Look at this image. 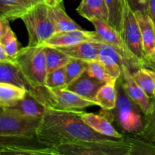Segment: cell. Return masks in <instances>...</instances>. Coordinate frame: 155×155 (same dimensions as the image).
<instances>
[{
	"label": "cell",
	"instance_id": "cell-1",
	"mask_svg": "<svg viewBox=\"0 0 155 155\" xmlns=\"http://www.w3.org/2000/svg\"><path fill=\"white\" fill-rule=\"evenodd\" d=\"M38 139L47 146L54 147L81 141H108L114 138L97 133L79 114V110L48 108L36 132Z\"/></svg>",
	"mask_w": 155,
	"mask_h": 155
},
{
	"label": "cell",
	"instance_id": "cell-2",
	"mask_svg": "<svg viewBox=\"0 0 155 155\" xmlns=\"http://www.w3.org/2000/svg\"><path fill=\"white\" fill-rule=\"evenodd\" d=\"M117 101L113 110L101 111V114L116 124L124 134H138L143 130L145 114L137 104L129 97L124 89L122 77L117 81Z\"/></svg>",
	"mask_w": 155,
	"mask_h": 155
},
{
	"label": "cell",
	"instance_id": "cell-3",
	"mask_svg": "<svg viewBox=\"0 0 155 155\" xmlns=\"http://www.w3.org/2000/svg\"><path fill=\"white\" fill-rule=\"evenodd\" d=\"M55 155H130L128 139L108 141H81L54 147Z\"/></svg>",
	"mask_w": 155,
	"mask_h": 155
},
{
	"label": "cell",
	"instance_id": "cell-4",
	"mask_svg": "<svg viewBox=\"0 0 155 155\" xmlns=\"http://www.w3.org/2000/svg\"><path fill=\"white\" fill-rule=\"evenodd\" d=\"M15 61L33 89L45 86L48 71L44 45L21 48Z\"/></svg>",
	"mask_w": 155,
	"mask_h": 155
},
{
	"label": "cell",
	"instance_id": "cell-5",
	"mask_svg": "<svg viewBox=\"0 0 155 155\" xmlns=\"http://www.w3.org/2000/svg\"><path fill=\"white\" fill-rule=\"evenodd\" d=\"M21 19L27 28L30 46L42 45L55 33L46 2L39 3L30 8Z\"/></svg>",
	"mask_w": 155,
	"mask_h": 155
},
{
	"label": "cell",
	"instance_id": "cell-6",
	"mask_svg": "<svg viewBox=\"0 0 155 155\" xmlns=\"http://www.w3.org/2000/svg\"><path fill=\"white\" fill-rule=\"evenodd\" d=\"M0 136L33 138L41 124L42 117L26 116L12 109L0 107Z\"/></svg>",
	"mask_w": 155,
	"mask_h": 155
},
{
	"label": "cell",
	"instance_id": "cell-7",
	"mask_svg": "<svg viewBox=\"0 0 155 155\" xmlns=\"http://www.w3.org/2000/svg\"><path fill=\"white\" fill-rule=\"evenodd\" d=\"M129 52L140 68L144 67L145 58L142 32L136 13L125 0L121 33Z\"/></svg>",
	"mask_w": 155,
	"mask_h": 155
},
{
	"label": "cell",
	"instance_id": "cell-8",
	"mask_svg": "<svg viewBox=\"0 0 155 155\" xmlns=\"http://www.w3.org/2000/svg\"><path fill=\"white\" fill-rule=\"evenodd\" d=\"M0 154L12 155H55L54 148L47 146L33 138L0 136Z\"/></svg>",
	"mask_w": 155,
	"mask_h": 155
},
{
	"label": "cell",
	"instance_id": "cell-9",
	"mask_svg": "<svg viewBox=\"0 0 155 155\" xmlns=\"http://www.w3.org/2000/svg\"><path fill=\"white\" fill-rule=\"evenodd\" d=\"M90 21L95 27V31L98 34V42H105L116 48L124 57L126 64L132 74L140 68L129 52L122 35L112 27L107 20L102 18H97Z\"/></svg>",
	"mask_w": 155,
	"mask_h": 155
},
{
	"label": "cell",
	"instance_id": "cell-10",
	"mask_svg": "<svg viewBox=\"0 0 155 155\" xmlns=\"http://www.w3.org/2000/svg\"><path fill=\"white\" fill-rule=\"evenodd\" d=\"M48 107L61 110H80L90 106L97 105L96 102L83 98L66 88L48 89Z\"/></svg>",
	"mask_w": 155,
	"mask_h": 155
},
{
	"label": "cell",
	"instance_id": "cell-11",
	"mask_svg": "<svg viewBox=\"0 0 155 155\" xmlns=\"http://www.w3.org/2000/svg\"><path fill=\"white\" fill-rule=\"evenodd\" d=\"M94 42L98 49V59L103 64L107 73L117 80L122 76L124 68H127L123 55L116 48L109 44L103 42Z\"/></svg>",
	"mask_w": 155,
	"mask_h": 155
},
{
	"label": "cell",
	"instance_id": "cell-12",
	"mask_svg": "<svg viewBox=\"0 0 155 155\" xmlns=\"http://www.w3.org/2000/svg\"><path fill=\"white\" fill-rule=\"evenodd\" d=\"M84 41L98 42V34L95 31H87L85 30L58 32L47 39L42 45L61 48L71 46Z\"/></svg>",
	"mask_w": 155,
	"mask_h": 155
},
{
	"label": "cell",
	"instance_id": "cell-13",
	"mask_svg": "<svg viewBox=\"0 0 155 155\" xmlns=\"http://www.w3.org/2000/svg\"><path fill=\"white\" fill-rule=\"evenodd\" d=\"M121 77L123 78L124 89L129 97L140 107L145 116L149 114L151 110L152 99L136 83L133 77V74L130 73L127 67L124 68Z\"/></svg>",
	"mask_w": 155,
	"mask_h": 155
},
{
	"label": "cell",
	"instance_id": "cell-14",
	"mask_svg": "<svg viewBox=\"0 0 155 155\" xmlns=\"http://www.w3.org/2000/svg\"><path fill=\"white\" fill-rule=\"evenodd\" d=\"M79 114L83 120L97 133L114 139L124 138V133L118 131L114 127L111 121L101 114H95L93 113H87L79 110Z\"/></svg>",
	"mask_w": 155,
	"mask_h": 155
},
{
	"label": "cell",
	"instance_id": "cell-15",
	"mask_svg": "<svg viewBox=\"0 0 155 155\" xmlns=\"http://www.w3.org/2000/svg\"><path fill=\"white\" fill-rule=\"evenodd\" d=\"M105 83L93 78L85 72L81 77L67 85L66 89L75 92L83 98L95 101L96 95Z\"/></svg>",
	"mask_w": 155,
	"mask_h": 155
},
{
	"label": "cell",
	"instance_id": "cell-16",
	"mask_svg": "<svg viewBox=\"0 0 155 155\" xmlns=\"http://www.w3.org/2000/svg\"><path fill=\"white\" fill-rule=\"evenodd\" d=\"M0 83H10L28 92L33 90L15 61H0Z\"/></svg>",
	"mask_w": 155,
	"mask_h": 155
},
{
	"label": "cell",
	"instance_id": "cell-17",
	"mask_svg": "<svg viewBox=\"0 0 155 155\" xmlns=\"http://www.w3.org/2000/svg\"><path fill=\"white\" fill-rule=\"evenodd\" d=\"M142 32L143 48L145 57L155 55V26L147 12H135Z\"/></svg>",
	"mask_w": 155,
	"mask_h": 155
},
{
	"label": "cell",
	"instance_id": "cell-18",
	"mask_svg": "<svg viewBox=\"0 0 155 155\" xmlns=\"http://www.w3.org/2000/svg\"><path fill=\"white\" fill-rule=\"evenodd\" d=\"M7 108L12 109L26 116L42 117L48 107L34 94L27 91L23 99L20 100L10 107H7Z\"/></svg>",
	"mask_w": 155,
	"mask_h": 155
},
{
	"label": "cell",
	"instance_id": "cell-19",
	"mask_svg": "<svg viewBox=\"0 0 155 155\" xmlns=\"http://www.w3.org/2000/svg\"><path fill=\"white\" fill-rule=\"evenodd\" d=\"M48 14L54 25L55 33L83 30L74 20L71 19L70 16H68L62 5V3L54 6L48 5Z\"/></svg>",
	"mask_w": 155,
	"mask_h": 155
},
{
	"label": "cell",
	"instance_id": "cell-20",
	"mask_svg": "<svg viewBox=\"0 0 155 155\" xmlns=\"http://www.w3.org/2000/svg\"><path fill=\"white\" fill-rule=\"evenodd\" d=\"M70 58L81 59L89 62L98 58V49L94 42L84 41L75 45L58 48Z\"/></svg>",
	"mask_w": 155,
	"mask_h": 155
},
{
	"label": "cell",
	"instance_id": "cell-21",
	"mask_svg": "<svg viewBox=\"0 0 155 155\" xmlns=\"http://www.w3.org/2000/svg\"><path fill=\"white\" fill-rule=\"evenodd\" d=\"M77 12L86 19L92 21L94 18L108 19V8L105 0H82Z\"/></svg>",
	"mask_w": 155,
	"mask_h": 155
},
{
	"label": "cell",
	"instance_id": "cell-22",
	"mask_svg": "<svg viewBox=\"0 0 155 155\" xmlns=\"http://www.w3.org/2000/svg\"><path fill=\"white\" fill-rule=\"evenodd\" d=\"M33 7L30 0H0V17L15 21Z\"/></svg>",
	"mask_w": 155,
	"mask_h": 155
},
{
	"label": "cell",
	"instance_id": "cell-23",
	"mask_svg": "<svg viewBox=\"0 0 155 155\" xmlns=\"http://www.w3.org/2000/svg\"><path fill=\"white\" fill-rule=\"evenodd\" d=\"M27 91L10 83H0V107H7L23 99Z\"/></svg>",
	"mask_w": 155,
	"mask_h": 155
},
{
	"label": "cell",
	"instance_id": "cell-24",
	"mask_svg": "<svg viewBox=\"0 0 155 155\" xmlns=\"http://www.w3.org/2000/svg\"><path fill=\"white\" fill-rule=\"evenodd\" d=\"M117 83H105L98 92L95 102L102 110H110L115 108L117 101Z\"/></svg>",
	"mask_w": 155,
	"mask_h": 155
},
{
	"label": "cell",
	"instance_id": "cell-25",
	"mask_svg": "<svg viewBox=\"0 0 155 155\" xmlns=\"http://www.w3.org/2000/svg\"><path fill=\"white\" fill-rule=\"evenodd\" d=\"M136 83L152 99L155 95V71L142 67L133 74Z\"/></svg>",
	"mask_w": 155,
	"mask_h": 155
},
{
	"label": "cell",
	"instance_id": "cell-26",
	"mask_svg": "<svg viewBox=\"0 0 155 155\" xmlns=\"http://www.w3.org/2000/svg\"><path fill=\"white\" fill-rule=\"evenodd\" d=\"M131 145L130 155H155V145L149 139L137 134H127L125 136Z\"/></svg>",
	"mask_w": 155,
	"mask_h": 155
},
{
	"label": "cell",
	"instance_id": "cell-27",
	"mask_svg": "<svg viewBox=\"0 0 155 155\" xmlns=\"http://www.w3.org/2000/svg\"><path fill=\"white\" fill-rule=\"evenodd\" d=\"M105 2L109 12L107 22L121 34L125 0H105Z\"/></svg>",
	"mask_w": 155,
	"mask_h": 155
},
{
	"label": "cell",
	"instance_id": "cell-28",
	"mask_svg": "<svg viewBox=\"0 0 155 155\" xmlns=\"http://www.w3.org/2000/svg\"><path fill=\"white\" fill-rule=\"evenodd\" d=\"M45 53L48 72L64 67L71 59L66 53L58 48L45 46Z\"/></svg>",
	"mask_w": 155,
	"mask_h": 155
},
{
	"label": "cell",
	"instance_id": "cell-29",
	"mask_svg": "<svg viewBox=\"0 0 155 155\" xmlns=\"http://www.w3.org/2000/svg\"><path fill=\"white\" fill-rule=\"evenodd\" d=\"M88 62L86 61L71 58L69 61L64 66L67 85L81 77L85 72H86Z\"/></svg>",
	"mask_w": 155,
	"mask_h": 155
},
{
	"label": "cell",
	"instance_id": "cell-30",
	"mask_svg": "<svg viewBox=\"0 0 155 155\" xmlns=\"http://www.w3.org/2000/svg\"><path fill=\"white\" fill-rule=\"evenodd\" d=\"M86 72L93 78L102 81L105 83H117V80L114 79L106 71L103 64L98 59L88 62Z\"/></svg>",
	"mask_w": 155,
	"mask_h": 155
},
{
	"label": "cell",
	"instance_id": "cell-31",
	"mask_svg": "<svg viewBox=\"0 0 155 155\" xmlns=\"http://www.w3.org/2000/svg\"><path fill=\"white\" fill-rule=\"evenodd\" d=\"M67 86L64 67L48 72L45 80V86L48 89L65 88Z\"/></svg>",
	"mask_w": 155,
	"mask_h": 155
},
{
	"label": "cell",
	"instance_id": "cell-32",
	"mask_svg": "<svg viewBox=\"0 0 155 155\" xmlns=\"http://www.w3.org/2000/svg\"><path fill=\"white\" fill-rule=\"evenodd\" d=\"M0 45L8 55L15 58L20 49L18 48V39L12 28L4 36L0 37Z\"/></svg>",
	"mask_w": 155,
	"mask_h": 155
},
{
	"label": "cell",
	"instance_id": "cell-33",
	"mask_svg": "<svg viewBox=\"0 0 155 155\" xmlns=\"http://www.w3.org/2000/svg\"><path fill=\"white\" fill-rule=\"evenodd\" d=\"M155 133V95L151 101V110L145 116V124L143 130L138 133L139 136L148 139Z\"/></svg>",
	"mask_w": 155,
	"mask_h": 155
},
{
	"label": "cell",
	"instance_id": "cell-34",
	"mask_svg": "<svg viewBox=\"0 0 155 155\" xmlns=\"http://www.w3.org/2000/svg\"><path fill=\"white\" fill-rule=\"evenodd\" d=\"M127 1L134 12L140 11L142 12H147L148 0H127Z\"/></svg>",
	"mask_w": 155,
	"mask_h": 155
},
{
	"label": "cell",
	"instance_id": "cell-35",
	"mask_svg": "<svg viewBox=\"0 0 155 155\" xmlns=\"http://www.w3.org/2000/svg\"><path fill=\"white\" fill-rule=\"evenodd\" d=\"M9 21H8L6 18L0 17V37L4 36L11 29L10 25H9Z\"/></svg>",
	"mask_w": 155,
	"mask_h": 155
},
{
	"label": "cell",
	"instance_id": "cell-36",
	"mask_svg": "<svg viewBox=\"0 0 155 155\" xmlns=\"http://www.w3.org/2000/svg\"><path fill=\"white\" fill-rule=\"evenodd\" d=\"M147 13L152 20L155 26V0H148Z\"/></svg>",
	"mask_w": 155,
	"mask_h": 155
},
{
	"label": "cell",
	"instance_id": "cell-37",
	"mask_svg": "<svg viewBox=\"0 0 155 155\" xmlns=\"http://www.w3.org/2000/svg\"><path fill=\"white\" fill-rule=\"evenodd\" d=\"M0 61H15V58L8 55L1 45H0Z\"/></svg>",
	"mask_w": 155,
	"mask_h": 155
},
{
	"label": "cell",
	"instance_id": "cell-38",
	"mask_svg": "<svg viewBox=\"0 0 155 155\" xmlns=\"http://www.w3.org/2000/svg\"><path fill=\"white\" fill-rule=\"evenodd\" d=\"M144 67L151 68L155 71V60L152 58L145 57V61H144Z\"/></svg>",
	"mask_w": 155,
	"mask_h": 155
},
{
	"label": "cell",
	"instance_id": "cell-39",
	"mask_svg": "<svg viewBox=\"0 0 155 155\" xmlns=\"http://www.w3.org/2000/svg\"><path fill=\"white\" fill-rule=\"evenodd\" d=\"M63 0H47L46 4L49 6H54L56 5L61 4Z\"/></svg>",
	"mask_w": 155,
	"mask_h": 155
},
{
	"label": "cell",
	"instance_id": "cell-40",
	"mask_svg": "<svg viewBox=\"0 0 155 155\" xmlns=\"http://www.w3.org/2000/svg\"><path fill=\"white\" fill-rule=\"evenodd\" d=\"M30 2H31L32 5L34 6L36 5L39 4V3H42V2H46L47 0H30Z\"/></svg>",
	"mask_w": 155,
	"mask_h": 155
},
{
	"label": "cell",
	"instance_id": "cell-41",
	"mask_svg": "<svg viewBox=\"0 0 155 155\" xmlns=\"http://www.w3.org/2000/svg\"><path fill=\"white\" fill-rule=\"evenodd\" d=\"M148 139H149V140L151 141V142H152V143H154V145H155V133H154V134H153L152 136H151V137L148 138Z\"/></svg>",
	"mask_w": 155,
	"mask_h": 155
},
{
	"label": "cell",
	"instance_id": "cell-42",
	"mask_svg": "<svg viewBox=\"0 0 155 155\" xmlns=\"http://www.w3.org/2000/svg\"><path fill=\"white\" fill-rule=\"evenodd\" d=\"M148 58H149V57H148ZM153 58V59H154V60H155V55L154 56V57H153V58Z\"/></svg>",
	"mask_w": 155,
	"mask_h": 155
}]
</instances>
